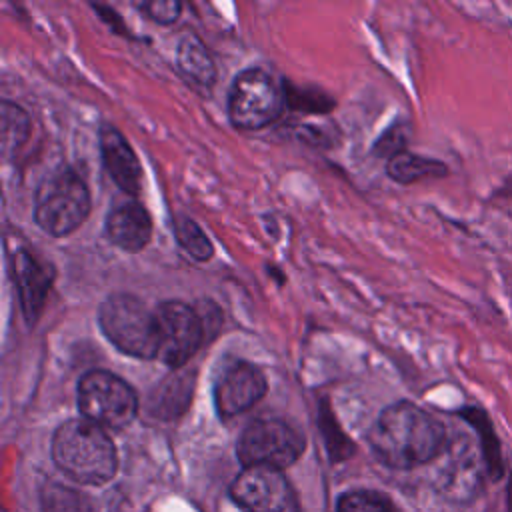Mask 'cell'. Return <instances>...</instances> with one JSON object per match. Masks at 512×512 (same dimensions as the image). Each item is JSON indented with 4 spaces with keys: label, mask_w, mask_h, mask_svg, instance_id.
<instances>
[{
    "label": "cell",
    "mask_w": 512,
    "mask_h": 512,
    "mask_svg": "<svg viewBox=\"0 0 512 512\" xmlns=\"http://www.w3.org/2000/svg\"><path fill=\"white\" fill-rule=\"evenodd\" d=\"M268 390L264 372L250 362H234L216 380L214 404L220 418H232L252 408Z\"/></svg>",
    "instance_id": "obj_10"
},
{
    "label": "cell",
    "mask_w": 512,
    "mask_h": 512,
    "mask_svg": "<svg viewBox=\"0 0 512 512\" xmlns=\"http://www.w3.org/2000/svg\"><path fill=\"white\" fill-rule=\"evenodd\" d=\"M30 136V116L10 100H2V150L6 156L16 152Z\"/></svg>",
    "instance_id": "obj_17"
},
{
    "label": "cell",
    "mask_w": 512,
    "mask_h": 512,
    "mask_svg": "<svg viewBox=\"0 0 512 512\" xmlns=\"http://www.w3.org/2000/svg\"><path fill=\"white\" fill-rule=\"evenodd\" d=\"M158 354L170 368H182L206 342L200 316L194 306L182 300H166L154 308Z\"/></svg>",
    "instance_id": "obj_8"
},
{
    "label": "cell",
    "mask_w": 512,
    "mask_h": 512,
    "mask_svg": "<svg viewBox=\"0 0 512 512\" xmlns=\"http://www.w3.org/2000/svg\"><path fill=\"white\" fill-rule=\"evenodd\" d=\"M372 452L390 468L410 470L438 458L446 446V428L414 402L386 406L368 432Z\"/></svg>",
    "instance_id": "obj_1"
},
{
    "label": "cell",
    "mask_w": 512,
    "mask_h": 512,
    "mask_svg": "<svg viewBox=\"0 0 512 512\" xmlns=\"http://www.w3.org/2000/svg\"><path fill=\"white\" fill-rule=\"evenodd\" d=\"M90 190L84 178L72 168H60L48 174L34 200V220L50 236L72 234L90 214Z\"/></svg>",
    "instance_id": "obj_4"
},
{
    "label": "cell",
    "mask_w": 512,
    "mask_h": 512,
    "mask_svg": "<svg viewBox=\"0 0 512 512\" xmlns=\"http://www.w3.org/2000/svg\"><path fill=\"white\" fill-rule=\"evenodd\" d=\"M98 142L102 164L114 184L122 192L136 196L142 188V166L130 142L114 126H102L98 132Z\"/></svg>",
    "instance_id": "obj_11"
},
{
    "label": "cell",
    "mask_w": 512,
    "mask_h": 512,
    "mask_svg": "<svg viewBox=\"0 0 512 512\" xmlns=\"http://www.w3.org/2000/svg\"><path fill=\"white\" fill-rule=\"evenodd\" d=\"M12 274L18 286L22 314L28 324H36L52 284V272L32 252L20 248L12 254Z\"/></svg>",
    "instance_id": "obj_12"
},
{
    "label": "cell",
    "mask_w": 512,
    "mask_h": 512,
    "mask_svg": "<svg viewBox=\"0 0 512 512\" xmlns=\"http://www.w3.org/2000/svg\"><path fill=\"white\" fill-rule=\"evenodd\" d=\"M192 382L188 378V374H172L170 378H166L160 386H158V398L156 400V412L160 414V418H174V414H178L176 404L172 398H176L184 408L188 404L190 398V390H192Z\"/></svg>",
    "instance_id": "obj_20"
},
{
    "label": "cell",
    "mask_w": 512,
    "mask_h": 512,
    "mask_svg": "<svg viewBox=\"0 0 512 512\" xmlns=\"http://www.w3.org/2000/svg\"><path fill=\"white\" fill-rule=\"evenodd\" d=\"M282 92L262 68H246L232 80L228 116L238 130H262L282 112Z\"/></svg>",
    "instance_id": "obj_7"
},
{
    "label": "cell",
    "mask_w": 512,
    "mask_h": 512,
    "mask_svg": "<svg viewBox=\"0 0 512 512\" xmlns=\"http://www.w3.org/2000/svg\"><path fill=\"white\" fill-rule=\"evenodd\" d=\"M386 172L394 182L414 184L428 178H444L448 174V166L442 160L404 150L388 160Z\"/></svg>",
    "instance_id": "obj_16"
},
{
    "label": "cell",
    "mask_w": 512,
    "mask_h": 512,
    "mask_svg": "<svg viewBox=\"0 0 512 512\" xmlns=\"http://www.w3.org/2000/svg\"><path fill=\"white\" fill-rule=\"evenodd\" d=\"M194 308H196V312L200 316L206 340H212L218 334V330L222 328V312H220V308L212 300H204V302H200Z\"/></svg>",
    "instance_id": "obj_23"
},
{
    "label": "cell",
    "mask_w": 512,
    "mask_h": 512,
    "mask_svg": "<svg viewBox=\"0 0 512 512\" xmlns=\"http://www.w3.org/2000/svg\"><path fill=\"white\" fill-rule=\"evenodd\" d=\"M54 464L78 484H104L118 468L116 446L108 432L86 418L60 424L52 436Z\"/></svg>",
    "instance_id": "obj_2"
},
{
    "label": "cell",
    "mask_w": 512,
    "mask_h": 512,
    "mask_svg": "<svg viewBox=\"0 0 512 512\" xmlns=\"http://www.w3.org/2000/svg\"><path fill=\"white\" fill-rule=\"evenodd\" d=\"M138 8L158 24H172L178 20L182 4L174 0H150V2L138 4Z\"/></svg>",
    "instance_id": "obj_22"
},
{
    "label": "cell",
    "mask_w": 512,
    "mask_h": 512,
    "mask_svg": "<svg viewBox=\"0 0 512 512\" xmlns=\"http://www.w3.org/2000/svg\"><path fill=\"white\" fill-rule=\"evenodd\" d=\"M40 508L42 512H90V502L74 488L48 482L40 492Z\"/></svg>",
    "instance_id": "obj_18"
},
{
    "label": "cell",
    "mask_w": 512,
    "mask_h": 512,
    "mask_svg": "<svg viewBox=\"0 0 512 512\" xmlns=\"http://www.w3.org/2000/svg\"><path fill=\"white\" fill-rule=\"evenodd\" d=\"M176 68L198 86H212L216 80V64L202 38L194 32L180 36L176 46Z\"/></svg>",
    "instance_id": "obj_14"
},
{
    "label": "cell",
    "mask_w": 512,
    "mask_h": 512,
    "mask_svg": "<svg viewBox=\"0 0 512 512\" xmlns=\"http://www.w3.org/2000/svg\"><path fill=\"white\" fill-rule=\"evenodd\" d=\"M306 448V438L282 418L252 420L236 444L238 460L244 468L282 470L294 464Z\"/></svg>",
    "instance_id": "obj_6"
},
{
    "label": "cell",
    "mask_w": 512,
    "mask_h": 512,
    "mask_svg": "<svg viewBox=\"0 0 512 512\" xmlns=\"http://www.w3.org/2000/svg\"><path fill=\"white\" fill-rule=\"evenodd\" d=\"M82 418L104 430H122L136 418L138 396L134 388L108 370H88L76 390Z\"/></svg>",
    "instance_id": "obj_5"
},
{
    "label": "cell",
    "mask_w": 512,
    "mask_h": 512,
    "mask_svg": "<svg viewBox=\"0 0 512 512\" xmlns=\"http://www.w3.org/2000/svg\"><path fill=\"white\" fill-rule=\"evenodd\" d=\"M98 326L122 354L142 360L156 358V314L138 296L128 292L110 294L98 308Z\"/></svg>",
    "instance_id": "obj_3"
},
{
    "label": "cell",
    "mask_w": 512,
    "mask_h": 512,
    "mask_svg": "<svg viewBox=\"0 0 512 512\" xmlns=\"http://www.w3.org/2000/svg\"><path fill=\"white\" fill-rule=\"evenodd\" d=\"M242 512H302L286 476L274 468H244L230 486Z\"/></svg>",
    "instance_id": "obj_9"
},
{
    "label": "cell",
    "mask_w": 512,
    "mask_h": 512,
    "mask_svg": "<svg viewBox=\"0 0 512 512\" xmlns=\"http://www.w3.org/2000/svg\"><path fill=\"white\" fill-rule=\"evenodd\" d=\"M108 240L124 252H140L152 236L150 212L140 202H126L110 210L104 222Z\"/></svg>",
    "instance_id": "obj_13"
},
{
    "label": "cell",
    "mask_w": 512,
    "mask_h": 512,
    "mask_svg": "<svg viewBox=\"0 0 512 512\" xmlns=\"http://www.w3.org/2000/svg\"><path fill=\"white\" fill-rule=\"evenodd\" d=\"M458 416L462 420H466L480 438V450L486 462V470L490 474V478L498 480L504 474V458H502V448H500V440L498 434L492 426L490 416L478 408V406H464L458 410Z\"/></svg>",
    "instance_id": "obj_15"
},
{
    "label": "cell",
    "mask_w": 512,
    "mask_h": 512,
    "mask_svg": "<svg viewBox=\"0 0 512 512\" xmlns=\"http://www.w3.org/2000/svg\"><path fill=\"white\" fill-rule=\"evenodd\" d=\"M496 198H504V200H512V174H508L502 184L496 188Z\"/></svg>",
    "instance_id": "obj_24"
},
{
    "label": "cell",
    "mask_w": 512,
    "mask_h": 512,
    "mask_svg": "<svg viewBox=\"0 0 512 512\" xmlns=\"http://www.w3.org/2000/svg\"><path fill=\"white\" fill-rule=\"evenodd\" d=\"M174 236L182 250H186L194 260L206 262L212 258L214 248L210 238L204 234V230L188 216H176L174 220Z\"/></svg>",
    "instance_id": "obj_19"
},
{
    "label": "cell",
    "mask_w": 512,
    "mask_h": 512,
    "mask_svg": "<svg viewBox=\"0 0 512 512\" xmlns=\"http://www.w3.org/2000/svg\"><path fill=\"white\" fill-rule=\"evenodd\" d=\"M408 126L404 124H394L390 126L374 144V154L376 156H382V158H392L400 152L406 150V144H408Z\"/></svg>",
    "instance_id": "obj_21"
}]
</instances>
